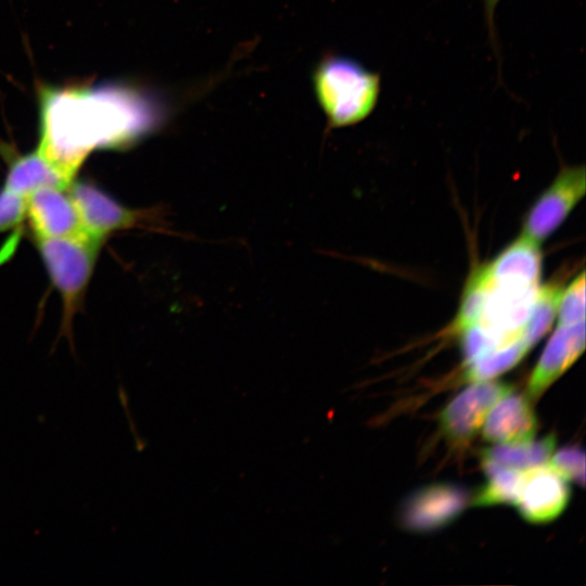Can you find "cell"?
Masks as SVG:
<instances>
[{
    "label": "cell",
    "mask_w": 586,
    "mask_h": 586,
    "mask_svg": "<svg viewBox=\"0 0 586 586\" xmlns=\"http://www.w3.org/2000/svg\"><path fill=\"white\" fill-rule=\"evenodd\" d=\"M585 349V320L558 324L527 382V394L538 398Z\"/></svg>",
    "instance_id": "obj_10"
},
{
    "label": "cell",
    "mask_w": 586,
    "mask_h": 586,
    "mask_svg": "<svg viewBox=\"0 0 586 586\" xmlns=\"http://www.w3.org/2000/svg\"><path fill=\"white\" fill-rule=\"evenodd\" d=\"M537 426V418L527 397L511 391L488 412L483 423V437L496 444L526 443L533 441Z\"/></svg>",
    "instance_id": "obj_11"
},
{
    "label": "cell",
    "mask_w": 586,
    "mask_h": 586,
    "mask_svg": "<svg viewBox=\"0 0 586 586\" xmlns=\"http://www.w3.org/2000/svg\"><path fill=\"white\" fill-rule=\"evenodd\" d=\"M34 243L51 282L63 302L60 335L65 336L76 357L73 320L90 282L102 241L87 233L60 238H35Z\"/></svg>",
    "instance_id": "obj_3"
},
{
    "label": "cell",
    "mask_w": 586,
    "mask_h": 586,
    "mask_svg": "<svg viewBox=\"0 0 586 586\" xmlns=\"http://www.w3.org/2000/svg\"><path fill=\"white\" fill-rule=\"evenodd\" d=\"M499 1L500 0H482L485 24L488 30L493 50L496 53L498 50V44H497V36H496V27H495V12H496V8Z\"/></svg>",
    "instance_id": "obj_20"
},
{
    "label": "cell",
    "mask_w": 586,
    "mask_h": 586,
    "mask_svg": "<svg viewBox=\"0 0 586 586\" xmlns=\"http://www.w3.org/2000/svg\"><path fill=\"white\" fill-rule=\"evenodd\" d=\"M528 351L523 340L498 348L466 365L464 378L470 382L494 379L513 368Z\"/></svg>",
    "instance_id": "obj_15"
},
{
    "label": "cell",
    "mask_w": 586,
    "mask_h": 586,
    "mask_svg": "<svg viewBox=\"0 0 586 586\" xmlns=\"http://www.w3.org/2000/svg\"><path fill=\"white\" fill-rule=\"evenodd\" d=\"M563 289L557 284L539 288L537 300L525 327L523 341L531 349L550 330L557 316Z\"/></svg>",
    "instance_id": "obj_16"
},
{
    "label": "cell",
    "mask_w": 586,
    "mask_h": 586,
    "mask_svg": "<svg viewBox=\"0 0 586 586\" xmlns=\"http://www.w3.org/2000/svg\"><path fill=\"white\" fill-rule=\"evenodd\" d=\"M482 468L487 475V482L475 493L471 505L475 507L513 505L523 470L500 467L489 461H482Z\"/></svg>",
    "instance_id": "obj_14"
},
{
    "label": "cell",
    "mask_w": 586,
    "mask_h": 586,
    "mask_svg": "<svg viewBox=\"0 0 586 586\" xmlns=\"http://www.w3.org/2000/svg\"><path fill=\"white\" fill-rule=\"evenodd\" d=\"M67 191L84 231L100 241L116 231L160 222L158 211L129 208L91 181L74 179Z\"/></svg>",
    "instance_id": "obj_4"
},
{
    "label": "cell",
    "mask_w": 586,
    "mask_h": 586,
    "mask_svg": "<svg viewBox=\"0 0 586 586\" xmlns=\"http://www.w3.org/2000/svg\"><path fill=\"white\" fill-rule=\"evenodd\" d=\"M557 438L550 433L539 441L519 444H499L482 451V461L500 467L525 470L544 466L556 450Z\"/></svg>",
    "instance_id": "obj_13"
},
{
    "label": "cell",
    "mask_w": 586,
    "mask_h": 586,
    "mask_svg": "<svg viewBox=\"0 0 586 586\" xmlns=\"http://www.w3.org/2000/svg\"><path fill=\"white\" fill-rule=\"evenodd\" d=\"M26 219V198L0 189V233L17 229Z\"/></svg>",
    "instance_id": "obj_19"
},
{
    "label": "cell",
    "mask_w": 586,
    "mask_h": 586,
    "mask_svg": "<svg viewBox=\"0 0 586 586\" xmlns=\"http://www.w3.org/2000/svg\"><path fill=\"white\" fill-rule=\"evenodd\" d=\"M26 218L35 238L86 233L67 188H42L29 194L26 198Z\"/></svg>",
    "instance_id": "obj_9"
},
{
    "label": "cell",
    "mask_w": 586,
    "mask_h": 586,
    "mask_svg": "<svg viewBox=\"0 0 586 586\" xmlns=\"http://www.w3.org/2000/svg\"><path fill=\"white\" fill-rule=\"evenodd\" d=\"M37 149L75 178L95 149H126L158 130L169 105L156 93L129 84L42 86Z\"/></svg>",
    "instance_id": "obj_1"
},
{
    "label": "cell",
    "mask_w": 586,
    "mask_h": 586,
    "mask_svg": "<svg viewBox=\"0 0 586 586\" xmlns=\"http://www.w3.org/2000/svg\"><path fill=\"white\" fill-rule=\"evenodd\" d=\"M3 187L27 198L33 192L49 187L66 189L74 177L42 155L38 149L26 154L11 153Z\"/></svg>",
    "instance_id": "obj_12"
},
{
    "label": "cell",
    "mask_w": 586,
    "mask_h": 586,
    "mask_svg": "<svg viewBox=\"0 0 586 586\" xmlns=\"http://www.w3.org/2000/svg\"><path fill=\"white\" fill-rule=\"evenodd\" d=\"M548 467L568 482H585V454L578 447H564L553 453Z\"/></svg>",
    "instance_id": "obj_18"
},
{
    "label": "cell",
    "mask_w": 586,
    "mask_h": 586,
    "mask_svg": "<svg viewBox=\"0 0 586 586\" xmlns=\"http://www.w3.org/2000/svg\"><path fill=\"white\" fill-rule=\"evenodd\" d=\"M470 501L467 491L436 483L413 492L400 509L402 525L412 532H429L453 522Z\"/></svg>",
    "instance_id": "obj_7"
},
{
    "label": "cell",
    "mask_w": 586,
    "mask_h": 586,
    "mask_svg": "<svg viewBox=\"0 0 586 586\" xmlns=\"http://www.w3.org/2000/svg\"><path fill=\"white\" fill-rule=\"evenodd\" d=\"M513 387L502 382H473L442 410L440 428L455 447H464L482 428L488 412Z\"/></svg>",
    "instance_id": "obj_5"
},
{
    "label": "cell",
    "mask_w": 586,
    "mask_h": 586,
    "mask_svg": "<svg viewBox=\"0 0 586 586\" xmlns=\"http://www.w3.org/2000/svg\"><path fill=\"white\" fill-rule=\"evenodd\" d=\"M570 497L568 481L544 464L523 470L513 505L526 522L544 524L564 511Z\"/></svg>",
    "instance_id": "obj_8"
},
{
    "label": "cell",
    "mask_w": 586,
    "mask_h": 586,
    "mask_svg": "<svg viewBox=\"0 0 586 586\" xmlns=\"http://www.w3.org/2000/svg\"><path fill=\"white\" fill-rule=\"evenodd\" d=\"M585 189L584 166L563 168L528 211L522 234L540 244L565 220Z\"/></svg>",
    "instance_id": "obj_6"
},
{
    "label": "cell",
    "mask_w": 586,
    "mask_h": 586,
    "mask_svg": "<svg viewBox=\"0 0 586 586\" xmlns=\"http://www.w3.org/2000/svg\"><path fill=\"white\" fill-rule=\"evenodd\" d=\"M313 87L329 128L361 123L375 110L381 92V75L358 61L326 54L313 72Z\"/></svg>",
    "instance_id": "obj_2"
},
{
    "label": "cell",
    "mask_w": 586,
    "mask_h": 586,
    "mask_svg": "<svg viewBox=\"0 0 586 586\" xmlns=\"http://www.w3.org/2000/svg\"><path fill=\"white\" fill-rule=\"evenodd\" d=\"M558 324H573L585 320V273L582 271L562 291L558 306Z\"/></svg>",
    "instance_id": "obj_17"
}]
</instances>
